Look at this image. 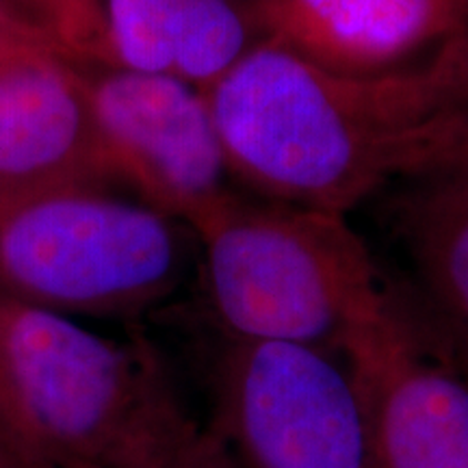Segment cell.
Returning <instances> with one entry per match:
<instances>
[{
	"mask_svg": "<svg viewBox=\"0 0 468 468\" xmlns=\"http://www.w3.org/2000/svg\"><path fill=\"white\" fill-rule=\"evenodd\" d=\"M0 431L7 434L35 466L52 468L50 462L46 460L42 447H39L37 438H35V431L28 425L25 410H22L20 401H17L14 384H11L7 360H5L3 330H0Z\"/></svg>",
	"mask_w": 468,
	"mask_h": 468,
	"instance_id": "cell-13",
	"label": "cell"
},
{
	"mask_svg": "<svg viewBox=\"0 0 468 468\" xmlns=\"http://www.w3.org/2000/svg\"><path fill=\"white\" fill-rule=\"evenodd\" d=\"M466 52H468V31H466Z\"/></svg>",
	"mask_w": 468,
	"mask_h": 468,
	"instance_id": "cell-17",
	"label": "cell"
},
{
	"mask_svg": "<svg viewBox=\"0 0 468 468\" xmlns=\"http://www.w3.org/2000/svg\"><path fill=\"white\" fill-rule=\"evenodd\" d=\"M189 228L111 185L0 200V297L63 317H133L186 267Z\"/></svg>",
	"mask_w": 468,
	"mask_h": 468,
	"instance_id": "cell-4",
	"label": "cell"
},
{
	"mask_svg": "<svg viewBox=\"0 0 468 468\" xmlns=\"http://www.w3.org/2000/svg\"><path fill=\"white\" fill-rule=\"evenodd\" d=\"M191 232L210 308L230 341L341 354L388 292L345 215L230 191Z\"/></svg>",
	"mask_w": 468,
	"mask_h": 468,
	"instance_id": "cell-2",
	"label": "cell"
},
{
	"mask_svg": "<svg viewBox=\"0 0 468 468\" xmlns=\"http://www.w3.org/2000/svg\"><path fill=\"white\" fill-rule=\"evenodd\" d=\"M85 74L104 180L191 230L232 191L207 91L163 74Z\"/></svg>",
	"mask_w": 468,
	"mask_h": 468,
	"instance_id": "cell-6",
	"label": "cell"
},
{
	"mask_svg": "<svg viewBox=\"0 0 468 468\" xmlns=\"http://www.w3.org/2000/svg\"><path fill=\"white\" fill-rule=\"evenodd\" d=\"M259 39L241 0H98L80 63L174 76L207 91Z\"/></svg>",
	"mask_w": 468,
	"mask_h": 468,
	"instance_id": "cell-10",
	"label": "cell"
},
{
	"mask_svg": "<svg viewBox=\"0 0 468 468\" xmlns=\"http://www.w3.org/2000/svg\"><path fill=\"white\" fill-rule=\"evenodd\" d=\"M399 189L393 221L417 289L410 313L468 376V159Z\"/></svg>",
	"mask_w": 468,
	"mask_h": 468,
	"instance_id": "cell-11",
	"label": "cell"
},
{
	"mask_svg": "<svg viewBox=\"0 0 468 468\" xmlns=\"http://www.w3.org/2000/svg\"><path fill=\"white\" fill-rule=\"evenodd\" d=\"M341 356L367 403L373 468H468V376L393 292Z\"/></svg>",
	"mask_w": 468,
	"mask_h": 468,
	"instance_id": "cell-7",
	"label": "cell"
},
{
	"mask_svg": "<svg viewBox=\"0 0 468 468\" xmlns=\"http://www.w3.org/2000/svg\"><path fill=\"white\" fill-rule=\"evenodd\" d=\"M104 180L85 66L35 27L0 58V200Z\"/></svg>",
	"mask_w": 468,
	"mask_h": 468,
	"instance_id": "cell-8",
	"label": "cell"
},
{
	"mask_svg": "<svg viewBox=\"0 0 468 468\" xmlns=\"http://www.w3.org/2000/svg\"><path fill=\"white\" fill-rule=\"evenodd\" d=\"M0 468H37L7 434L0 431Z\"/></svg>",
	"mask_w": 468,
	"mask_h": 468,
	"instance_id": "cell-16",
	"label": "cell"
},
{
	"mask_svg": "<svg viewBox=\"0 0 468 468\" xmlns=\"http://www.w3.org/2000/svg\"><path fill=\"white\" fill-rule=\"evenodd\" d=\"M250 5L261 37L347 74L419 66L468 31V0H250Z\"/></svg>",
	"mask_w": 468,
	"mask_h": 468,
	"instance_id": "cell-9",
	"label": "cell"
},
{
	"mask_svg": "<svg viewBox=\"0 0 468 468\" xmlns=\"http://www.w3.org/2000/svg\"><path fill=\"white\" fill-rule=\"evenodd\" d=\"M5 360L52 468H154L196 430L154 354L0 297Z\"/></svg>",
	"mask_w": 468,
	"mask_h": 468,
	"instance_id": "cell-3",
	"label": "cell"
},
{
	"mask_svg": "<svg viewBox=\"0 0 468 468\" xmlns=\"http://www.w3.org/2000/svg\"><path fill=\"white\" fill-rule=\"evenodd\" d=\"M154 468H241L228 452L218 431L196 427L174 452H169Z\"/></svg>",
	"mask_w": 468,
	"mask_h": 468,
	"instance_id": "cell-14",
	"label": "cell"
},
{
	"mask_svg": "<svg viewBox=\"0 0 468 468\" xmlns=\"http://www.w3.org/2000/svg\"><path fill=\"white\" fill-rule=\"evenodd\" d=\"M215 431L241 468H373L367 403L336 351L230 341L215 371Z\"/></svg>",
	"mask_w": 468,
	"mask_h": 468,
	"instance_id": "cell-5",
	"label": "cell"
},
{
	"mask_svg": "<svg viewBox=\"0 0 468 468\" xmlns=\"http://www.w3.org/2000/svg\"><path fill=\"white\" fill-rule=\"evenodd\" d=\"M207 98L230 180L261 200L349 218L468 159L466 33L384 74L321 68L261 37Z\"/></svg>",
	"mask_w": 468,
	"mask_h": 468,
	"instance_id": "cell-1",
	"label": "cell"
},
{
	"mask_svg": "<svg viewBox=\"0 0 468 468\" xmlns=\"http://www.w3.org/2000/svg\"><path fill=\"white\" fill-rule=\"evenodd\" d=\"M35 27H42L22 11L14 0H0V58L14 48L22 37H27Z\"/></svg>",
	"mask_w": 468,
	"mask_h": 468,
	"instance_id": "cell-15",
	"label": "cell"
},
{
	"mask_svg": "<svg viewBox=\"0 0 468 468\" xmlns=\"http://www.w3.org/2000/svg\"><path fill=\"white\" fill-rule=\"evenodd\" d=\"M37 25L68 50L76 61H83L90 46L98 0H14Z\"/></svg>",
	"mask_w": 468,
	"mask_h": 468,
	"instance_id": "cell-12",
	"label": "cell"
}]
</instances>
